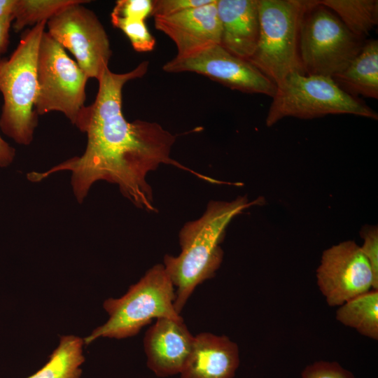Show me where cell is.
<instances>
[{"label": "cell", "instance_id": "6da1fadb", "mask_svg": "<svg viewBox=\"0 0 378 378\" xmlns=\"http://www.w3.org/2000/svg\"><path fill=\"white\" fill-rule=\"evenodd\" d=\"M149 63L144 61L122 73L106 68L97 80L94 102L86 106L77 125L87 134V145L80 156H75L43 172H31L27 178L39 182L52 174L71 172V185L76 200L82 203L97 181L116 184L121 194L136 207L157 211L153 191L146 181L148 172L161 164L190 171L210 181L170 157L176 136L155 122L128 121L122 113V89L129 81L143 77Z\"/></svg>", "mask_w": 378, "mask_h": 378}, {"label": "cell", "instance_id": "7a4b0ae2", "mask_svg": "<svg viewBox=\"0 0 378 378\" xmlns=\"http://www.w3.org/2000/svg\"><path fill=\"white\" fill-rule=\"evenodd\" d=\"M239 196L230 202L211 200L203 215L187 222L178 238L181 251L177 256L165 255L164 267L175 290L174 307L179 314L195 288L214 277L223 258L220 244L231 220L244 210L257 205Z\"/></svg>", "mask_w": 378, "mask_h": 378}, {"label": "cell", "instance_id": "3957f363", "mask_svg": "<svg viewBox=\"0 0 378 378\" xmlns=\"http://www.w3.org/2000/svg\"><path fill=\"white\" fill-rule=\"evenodd\" d=\"M47 21L27 29L8 59L0 62V116L2 132L20 145L28 146L38 125L35 104L38 95L37 56Z\"/></svg>", "mask_w": 378, "mask_h": 378}, {"label": "cell", "instance_id": "277c9868", "mask_svg": "<svg viewBox=\"0 0 378 378\" xmlns=\"http://www.w3.org/2000/svg\"><path fill=\"white\" fill-rule=\"evenodd\" d=\"M174 286L162 264L150 268L119 298H108L103 307L108 319L83 339L89 344L99 337L123 339L136 335L154 318H183L176 312Z\"/></svg>", "mask_w": 378, "mask_h": 378}, {"label": "cell", "instance_id": "5b68a950", "mask_svg": "<svg viewBox=\"0 0 378 378\" xmlns=\"http://www.w3.org/2000/svg\"><path fill=\"white\" fill-rule=\"evenodd\" d=\"M315 0H258L260 31L248 59L276 86L293 72L304 74L299 52L300 29Z\"/></svg>", "mask_w": 378, "mask_h": 378}, {"label": "cell", "instance_id": "8992f818", "mask_svg": "<svg viewBox=\"0 0 378 378\" xmlns=\"http://www.w3.org/2000/svg\"><path fill=\"white\" fill-rule=\"evenodd\" d=\"M330 114L378 119L376 111L344 92L332 78L293 72L276 85L266 125L271 127L287 117L312 119Z\"/></svg>", "mask_w": 378, "mask_h": 378}, {"label": "cell", "instance_id": "52a82bcc", "mask_svg": "<svg viewBox=\"0 0 378 378\" xmlns=\"http://www.w3.org/2000/svg\"><path fill=\"white\" fill-rule=\"evenodd\" d=\"M364 43L333 12L316 1L304 14L300 29L304 74L332 78L351 63Z\"/></svg>", "mask_w": 378, "mask_h": 378}, {"label": "cell", "instance_id": "ba28073f", "mask_svg": "<svg viewBox=\"0 0 378 378\" xmlns=\"http://www.w3.org/2000/svg\"><path fill=\"white\" fill-rule=\"evenodd\" d=\"M88 76L47 31L41 37L37 56L38 115L63 113L77 125L86 106Z\"/></svg>", "mask_w": 378, "mask_h": 378}, {"label": "cell", "instance_id": "9c48e42d", "mask_svg": "<svg viewBox=\"0 0 378 378\" xmlns=\"http://www.w3.org/2000/svg\"><path fill=\"white\" fill-rule=\"evenodd\" d=\"M71 4L47 21L48 33L74 55L88 78L98 80L108 67L112 50L106 31L97 15L83 6Z\"/></svg>", "mask_w": 378, "mask_h": 378}, {"label": "cell", "instance_id": "30bf717a", "mask_svg": "<svg viewBox=\"0 0 378 378\" xmlns=\"http://www.w3.org/2000/svg\"><path fill=\"white\" fill-rule=\"evenodd\" d=\"M162 69L169 73H197L245 93L273 97L276 90V85L250 62L232 55L220 44L211 45L189 56H176Z\"/></svg>", "mask_w": 378, "mask_h": 378}, {"label": "cell", "instance_id": "8fae6325", "mask_svg": "<svg viewBox=\"0 0 378 378\" xmlns=\"http://www.w3.org/2000/svg\"><path fill=\"white\" fill-rule=\"evenodd\" d=\"M316 278L321 292L331 307H339L374 286L371 267L360 247L351 240L323 251Z\"/></svg>", "mask_w": 378, "mask_h": 378}, {"label": "cell", "instance_id": "7c38bea8", "mask_svg": "<svg viewBox=\"0 0 378 378\" xmlns=\"http://www.w3.org/2000/svg\"><path fill=\"white\" fill-rule=\"evenodd\" d=\"M216 1L173 15L154 17L155 27L174 42L176 57L189 56L220 44L221 26Z\"/></svg>", "mask_w": 378, "mask_h": 378}, {"label": "cell", "instance_id": "4fadbf2b", "mask_svg": "<svg viewBox=\"0 0 378 378\" xmlns=\"http://www.w3.org/2000/svg\"><path fill=\"white\" fill-rule=\"evenodd\" d=\"M194 337L183 318H157L144 338L148 368L160 377L180 374L190 353Z\"/></svg>", "mask_w": 378, "mask_h": 378}, {"label": "cell", "instance_id": "5bb4252c", "mask_svg": "<svg viewBox=\"0 0 378 378\" xmlns=\"http://www.w3.org/2000/svg\"><path fill=\"white\" fill-rule=\"evenodd\" d=\"M239 365L237 344L225 335L202 332L194 337L181 378H233Z\"/></svg>", "mask_w": 378, "mask_h": 378}, {"label": "cell", "instance_id": "9a60e30c", "mask_svg": "<svg viewBox=\"0 0 378 378\" xmlns=\"http://www.w3.org/2000/svg\"><path fill=\"white\" fill-rule=\"evenodd\" d=\"M221 26L220 44L248 60L255 50L260 31L258 0H217Z\"/></svg>", "mask_w": 378, "mask_h": 378}, {"label": "cell", "instance_id": "2e32d148", "mask_svg": "<svg viewBox=\"0 0 378 378\" xmlns=\"http://www.w3.org/2000/svg\"><path fill=\"white\" fill-rule=\"evenodd\" d=\"M338 87L346 94L356 97L361 95L378 98V41L364 43L360 51L341 72L332 77Z\"/></svg>", "mask_w": 378, "mask_h": 378}, {"label": "cell", "instance_id": "e0dca14e", "mask_svg": "<svg viewBox=\"0 0 378 378\" xmlns=\"http://www.w3.org/2000/svg\"><path fill=\"white\" fill-rule=\"evenodd\" d=\"M84 344L83 339L79 337L62 336L48 362L27 378H81Z\"/></svg>", "mask_w": 378, "mask_h": 378}, {"label": "cell", "instance_id": "ac0fdd59", "mask_svg": "<svg viewBox=\"0 0 378 378\" xmlns=\"http://www.w3.org/2000/svg\"><path fill=\"white\" fill-rule=\"evenodd\" d=\"M336 319L362 335L377 340L378 290L372 289L339 306Z\"/></svg>", "mask_w": 378, "mask_h": 378}, {"label": "cell", "instance_id": "d6986e66", "mask_svg": "<svg viewBox=\"0 0 378 378\" xmlns=\"http://www.w3.org/2000/svg\"><path fill=\"white\" fill-rule=\"evenodd\" d=\"M321 4L332 10L359 38H364L378 22L377 0H319Z\"/></svg>", "mask_w": 378, "mask_h": 378}, {"label": "cell", "instance_id": "ffe728a7", "mask_svg": "<svg viewBox=\"0 0 378 378\" xmlns=\"http://www.w3.org/2000/svg\"><path fill=\"white\" fill-rule=\"evenodd\" d=\"M80 0H15L13 15V29L22 31L27 26L31 27L48 21L67 6Z\"/></svg>", "mask_w": 378, "mask_h": 378}, {"label": "cell", "instance_id": "44dd1931", "mask_svg": "<svg viewBox=\"0 0 378 378\" xmlns=\"http://www.w3.org/2000/svg\"><path fill=\"white\" fill-rule=\"evenodd\" d=\"M113 25L122 30L127 36L133 48L140 52L154 49L155 39L149 32L145 21L111 16Z\"/></svg>", "mask_w": 378, "mask_h": 378}, {"label": "cell", "instance_id": "7402d4cb", "mask_svg": "<svg viewBox=\"0 0 378 378\" xmlns=\"http://www.w3.org/2000/svg\"><path fill=\"white\" fill-rule=\"evenodd\" d=\"M363 244L360 249L367 258L373 274V289L378 290V228L375 225H365L360 230Z\"/></svg>", "mask_w": 378, "mask_h": 378}, {"label": "cell", "instance_id": "603a6c76", "mask_svg": "<svg viewBox=\"0 0 378 378\" xmlns=\"http://www.w3.org/2000/svg\"><path fill=\"white\" fill-rule=\"evenodd\" d=\"M151 12L152 0H118L111 16L145 21Z\"/></svg>", "mask_w": 378, "mask_h": 378}, {"label": "cell", "instance_id": "cb8c5ba5", "mask_svg": "<svg viewBox=\"0 0 378 378\" xmlns=\"http://www.w3.org/2000/svg\"><path fill=\"white\" fill-rule=\"evenodd\" d=\"M302 378H354V374L337 362L317 361L307 365Z\"/></svg>", "mask_w": 378, "mask_h": 378}, {"label": "cell", "instance_id": "d4e9b609", "mask_svg": "<svg viewBox=\"0 0 378 378\" xmlns=\"http://www.w3.org/2000/svg\"><path fill=\"white\" fill-rule=\"evenodd\" d=\"M214 0H153L151 15L167 16L210 4Z\"/></svg>", "mask_w": 378, "mask_h": 378}, {"label": "cell", "instance_id": "484cf974", "mask_svg": "<svg viewBox=\"0 0 378 378\" xmlns=\"http://www.w3.org/2000/svg\"><path fill=\"white\" fill-rule=\"evenodd\" d=\"M13 14L0 17V56L4 54L9 44L10 29L13 22Z\"/></svg>", "mask_w": 378, "mask_h": 378}, {"label": "cell", "instance_id": "4316f807", "mask_svg": "<svg viewBox=\"0 0 378 378\" xmlns=\"http://www.w3.org/2000/svg\"><path fill=\"white\" fill-rule=\"evenodd\" d=\"M15 150L10 146L0 135V167L9 166L14 160Z\"/></svg>", "mask_w": 378, "mask_h": 378}, {"label": "cell", "instance_id": "83f0119b", "mask_svg": "<svg viewBox=\"0 0 378 378\" xmlns=\"http://www.w3.org/2000/svg\"><path fill=\"white\" fill-rule=\"evenodd\" d=\"M15 0H0V17L13 14Z\"/></svg>", "mask_w": 378, "mask_h": 378}, {"label": "cell", "instance_id": "f1b7e54d", "mask_svg": "<svg viewBox=\"0 0 378 378\" xmlns=\"http://www.w3.org/2000/svg\"><path fill=\"white\" fill-rule=\"evenodd\" d=\"M1 59H2V58H1V57L0 56V62L1 61Z\"/></svg>", "mask_w": 378, "mask_h": 378}]
</instances>
